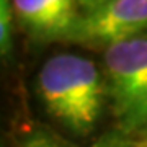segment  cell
Segmentation results:
<instances>
[{
  "label": "cell",
  "mask_w": 147,
  "mask_h": 147,
  "mask_svg": "<svg viewBox=\"0 0 147 147\" xmlns=\"http://www.w3.org/2000/svg\"><path fill=\"white\" fill-rule=\"evenodd\" d=\"M36 87L47 113L77 136L93 131L108 96L106 82L95 62L70 53L47 59Z\"/></svg>",
  "instance_id": "obj_1"
},
{
  "label": "cell",
  "mask_w": 147,
  "mask_h": 147,
  "mask_svg": "<svg viewBox=\"0 0 147 147\" xmlns=\"http://www.w3.org/2000/svg\"><path fill=\"white\" fill-rule=\"evenodd\" d=\"M105 82L118 127L147 131V34L106 47Z\"/></svg>",
  "instance_id": "obj_2"
},
{
  "label": "cell",
  "mask_w": 147,
  "mask_h": 147,
  "mask_svg": "<svg viewBox=\"0 0 147 147\" xmlns=\"http://www.w3.org/2000/svg\"><path fill=\"white\" fill-rule=\"evenodd\" d=\"M147 33V0H115L105 8L80 15L67 41L92 47H110L116 42Z\"/></svg>",
  "instance_id": "obj_3"
},
{
  "label": "cell",
  "mask_w": 147,
  "mask_h": 147,
  "mask_svg": "<svg viewBox=\"0 0 147 147\" xmlns=\"http://www.w3.org/2000/svg\"><path fill=\"white\" fill-rule=\"evenodd\" d=\"M18 20L41 39H65L79 21L75 0H11Z\"/></svg>",
  "instance_id": "obj_4"
},
{
  "label": "cell",
  "mask_w": 147,
  "mask_h": 147,
  "mask_svg": "<svg viewBox=\"0 0 147 147\" xmlns=\"http://www.w3.org/2000/svg\"><path fill=\"white\" fill-rule=\"evenodd\" d=\"M11 16L13 5L10 0H0V51L2 56L11 53Z\"/></svg>",
  "instance_id": "obj_5"
},
{
  "label": "cell",
  "mask_w": 147,
  "mask_h": 147,
  "mask_svg": "<svg viewBox=\"0 0 147 147\" xmlns=\"http://www.w3.org/2000/svg\"><path fill=\"white\" fill-rule=\"evenodd\" d=\"M18 147H70L67 142L59 139L49 131H33L26 137H23L18 144Z\"/></svg>",
  "instance_id": "obj_6"
},
{
  "label": "cell",
  "mask_w": 147,
  "mask_h": 147,
  "mask_svg": "<svg viewBox=\"0 0 147 147\" xmlns=\"http://www.w3.org/2000/svg\"><path fill=\"white\" fill-rule=\"evenodd\" d=\"M75 2H77V7L82 10L84 15H90V13H95V11L105 8L106 5H110L115 0H75Z\"/></svg>",
  "instance_id": "obj_7"
},
{
  "label": "cell",
  "mask_w": 147,
  "mask_h": 147,
  "mask_svg": "<svg viewBox=\"0 0 147 147\" xmlns=\"http://www.w3.org/2000/svg\"><path fill=\"white\" fill-rule=\"evenodd\" d=\"M124 142L116 139V137H103L100 142H96L93 147H123Z\"/></svg>",
  "instance_id": "obj_8"
},
{
  "label": "cell",
  "mask_w": 147,
  "mask_h": 147,
  "mask_svg": "<svg viewBox=\"0 0 147 147\" xmlns=\"http://www.w3.org/2000/svg\"><path fill=\"white\" fill-rule=\"evenodd\" d=\"M123 147H131V146H129V144H126V142H124V146H123Z\"/></svg>",
  "instance_id": "obj_9"
}]
</instances>
